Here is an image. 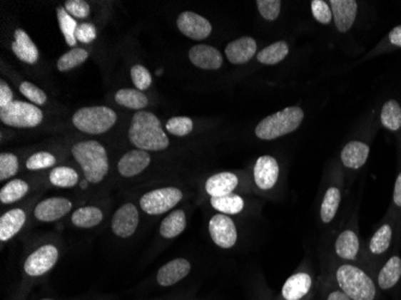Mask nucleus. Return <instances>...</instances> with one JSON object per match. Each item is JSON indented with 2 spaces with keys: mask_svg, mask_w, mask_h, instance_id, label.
Here are the masks:
<instances>
[{
  "mask_svg": "<svg viewBox=\"0 0 401 300\" xmlns=\"http://www.w3.org/2000/svg\"><path fill=\"white\" fill-rule=\"evenodd\" d=\"M129 140L136 148L144 152H160L168 148L170 140L156 114L137 110L131 119Z\"/></svg>",
  "mask_w": 401,
  "mask_h": 300,
  "instance_id": "nucleus-1",
  "label": "nucleus"
},
{
  "mask_svg": "<svg viewBox=\"0 0 401 300\" xmlns=\"http://www.w3.org/2000/svg\"><path fill=\"white\" fill-rule=\"evenodd\" d=\"M72 155L80 165L84 177L93 184L103 182L108 170V156L106 149L98 141L78 142L71 148Z\"/></svg>",
  "mask_w": 401,
  "mask_h": 300,
  "instance_id": "nucleus-2",
  "label": "nucleus"
},
{
  "mask_svg": "<svg viewBox=\"0 0 401 300\" xmlns=\"http://www.w3.org/2000/svg\"><path fill=\"white\" fill-rule=\"evenodd\" d=\"M304 119V112L299 107H286L277 113L262 119L255 129V133L260 140L270 141L298 129Z\"/></svg>",
  "mask_w": 401,
  "mask_h": 300,
  "instance_id": "nucleus-3",
  "label": "nucleus"
},
{
  "mask_svg": "<svg viewBox=\"0 0 401 300\" xmlns=\"http://www.w3.org/2000/svg\"><path fill=\"white\" fill-rule=\"evenodd\" d=\"M337 284L341 291L352 300H374L376 287L363 270L345 264L337 271Z\"/></svg>",
  "mask_w": 401,
  "mask_h": 300,
  "instance_id": "nucleus-4",
  "label": "nucleus"
},
{
  "mask_svg": "<svg viewBox=\"0 0 401 300\" xmlns=\"http://www.w3.org/2000/svg\"><path fill=\"white\" fill-rule=\"evenodd\" d=\"M117 122V113L106 106L83 107L72 117L76 129L89 135H101L113 128Z\"/></svg>",
  "mask_w": 401,
  "mask_h": 300,
  "instance_id": "nucleus-5",
  "label": "nucleus"
},
{
  "mask_svg": "<svg viewBox=\"0 0 401 300\" xmlns=\"http://www.w3.org/2000/svg\"><path fill=\"white\" fill-rule=\"evenodd\" d=\"M0 119L11 128L31 129L41 124L44 113L36 105L14 100L8 106L0 108Z\"/></svg>",
  "mask_w": 401,
  "mask_h": 300,
  "instance_id": "nucleus-6",
  "label": "nucleus"
},
{
  "mask_svg": "<svg viewBox=\"0 0 401 300\" xmlns=\"http://www.w3.org/2000/svg\"><path fill=\"white\" fill-rule=\"evenodd\" d=\"M182 191L177 187H163L149 191L140 200V205L144 213L149 215H161L173 210L182 201Z\"/></svg>",
  "mask_w": 401,
  "mask_h": 300,
  "instance_id": "nucleus-7",
  "label": "nucleus"
},
{
  "mask_svg": "<svg viewBox=\"0 0 401 300\" xmlns=\"http://www.w3.org/2000/svg\"><path fill=\"white\" fill-rule=\"evenodd\" d=\"M58 257H59V252H58L57 247L54 245H44V247H39L38 250H35L26 259L24 271L29 276H34V278L45 275L56 266Z\"/></svg>",
  "mask_w": 401,
  "mask_h": 300,
  "instance_id": "nucleus-8",
  "label": "nucleus"
},
{
  "mask_svg": "<svg viewBox=\"0 0 401 300\" xmlns=\"http://www.w3.org/2000/svg\"><path fill=\"white\" fill-rule=\"evenodd\" d=\"M209 233L213 242L223 249H231L235 247L238 234L237 228L231 217L225 214H218L209 221Z\"/></svg>",
  "mask_w": 401,
  "mask_h": 300,
  "instance_id": "nucleus-9",
  "label": "nucleus"
},
{
  "mask_svg": "<svg viewBox=\"0 0 401 300\" xmlns=\"http://www.w3.org/2000/svg\"><path fill=\"white\" fill-rule=\"evenodd\" d=\"M177 27L183 35L193 40H205L212 33V24L203 16L193 11H184L178 16Z\"/></svg>",
  "mask_w": 401,
  "mask_h": 300,
  "instance_id": "nucleus-10",
  "label": "nucleus"
},
{
  "mask_svg": "<svg viewBox=\"0 0 401 300\" xmlns=\"http://www.w3.org/2000/svg\"><path fill=\"white\" fill-rule=\"evenodd\" d=\"M140 222V214L136 205L126 203L114 213L112 219V231L119 238H129L136 232Z\"/></svg>",
  "mask_w": 401,
  "mask_h": 300,
  "instance_id": "nucleus-11",
  "label": "nucleus"
},
{
  "mask_svg": "<svg viewBox=\"0 0 401 300\" xmlns=\"http://www.w3.org/2000/svg\"><path fill=\"white\" fill-rule=\"evenodd\" d=\"M71 208L72 203L68 198H46L35 207L34 217L42 222H54L68 215Z\"/></svg>",
  "mask_w": 401,
  "mask_h": 300,
  "instance_id": "nucleus-12",
  "label": "nucleus"
},
{
  "mask_svg": "<svg viewBox=\"0 0 401 300\" xmlns=\"http://www.w3.org/2000/svg\"><path fill=\"white\" fill-rule=\"evenodd\" d=\"M279 178V165L273 156L258 157L254 167V179L261 190H270Z\"/></svg>",
  "mask_w": 401,
  "mask_h": 300,
  "instance_id": "nucleus-13",
  "label": "nucleus"
},
{
  "mask_svg": "<svg viewBox=\"0 0 401 300\" xmlns=\"http://www.w3.org/2000/svg\"><path fill=\"white\" fill-rule=\"evenodd\" d=\"M335 27L340 33L350 31L356 21L358 5L355 0H330Z\"/></svg>",
  "mask_w": 401,
  "mask_h": 300,
  "instance_id": "nucleus-14",
  "label": "nucleus"
},
{
  "mask_svg": "<svg viewBox=\"0 0 401 300\" xmlns=\"http://www.w3.org/2000/svg\"><path fill=\"white\" fill-rule=\"evenodd\" d=\"M256 52H258V42L250 36H243L238 40L230 42L225 48V54L228 61L235 65L245 64L254 58Z\"/></svg>",
  "mask_w": 401,
  "mask_h": 300,
  "instance_id": "nucleus-15",
  "label": "nucleus"
},
{
  "mask_svg": "<svg viewBox=\"0 0 401 300\" xmlns=\"http://www.w3.org/2000/svg\"><path fill=\"white\" fill-rule=\"evenodd\" d=\"M151 155L141 149H133L121 156L118 162V171L125 178L140 175L151 164Z\"/></svg>",
  "mask_w": 401,
  "mask_h": 300,
  "instance_id": "nucleus-16",
  "label": "nucleus"
},
{
  "mask_svg": "<svg viewBox=\"0 0 401 300\" xmlns=\"http://www.w3.org/2000/svg\"><path fill=\"white\" fill-rule=\"evenodd\" d=\"M190 61L203 70H218L223 66V56L215 47L209 45L193 46L189 51Z\"/></svg>",
  "mask_w": 401,
  "mask_h": 300,
  "instance_id": "nucleus-17",
  "label": "nucleus"
},
{
  "mask_svg": "<svg viewBox=\"0 0 401 300\" xmlns=\"http://www.w3.org/2000/svg\"><path fill=\"white\" fill-rule=\"evenodd\" d=\"M190 270H191V264L188 259H173L160 268L156 276L158 284L163 287L176 285L177 282L189 275Z\"/></svg>",
  "mask_w": 401,
  "mask_h": 300,
  "instance_id": "nucleus-18",
  "label": "nucleus"
},
{
  "mask_svg": "<svg viewBox=\"0 0 401 300\" xmlns=\"http://www.w3.org/2000/svg\"><path fill=\"white\" fill-rule=\"evenodd\" d=\"M11 48L16 57L27 64H35L39 61L38 47L23 29H16Z\"/></svg>",
  "mask_w": 401,
  "mask_h": 300,
  "instance_id": "nucleus-19",
  "label": "nucleus"
},
{
  "mask_svg": "<svg viewBox=\"0 0 401 300\" xmlns=\"http://www.w3.org/2000/svg\"><path fill=\"white\" fill-rule=\"evenodd\" d=\"M238 187V177L230 172H221L209 177L205 182V191L212 197L226 196Z\"/></svg>",
  "mask_w": 401,
  "mask_h": 300,
  "instance_id": "nucleus-20",
  "label": "nucleus"
},
{
  "mask_svg": "<svg viewBox=\"0 0 401 300\" xmlns=\"http://www.w3.org/2000/svg\"><path fill=\"white\" fill-rule=\"evenodd\" d=\"M27 215L24 210L16 208L9 210L0 217V240L8 242L22 229L26 224Z\"/></svg>",
  "mask_w": 401,
  "mask_h": 300,
  "instance_id": "nucleus-21",
  "label": "nucleus"
},
{
  "mask_svg": "<svg viewBox=\"0 0 401 300\" xmlns=\"http://www.w3.org/2000/svg\"><path fill=\"white\" fill-rule=\"evenodd\" d=\"M313 280L307 273H298L288 278L283 286V296L285 300H300L310 291Z\"/></svg>",
  "mask_w": 401,
  "mask_h": 300,
  "instance_id": "nucleus-22",
  "label": "nucleus"
},
{
  "mask_svg": "<svg viewBox=\"0 0 401 300\" xmlns=\"http://www.w3.org/2000/svg\"><path fill=\"white\" fill-rule=\"evenodd\" d=\"M369 152H370L369 145H365L363 142H350L345 145L341 152V161L346 167L357 170L367 162Z\"/></svg>",
  "mask_w": 401,
  "mask_h": 300,
  "instance_id": "nucleus-23",
  "label": "nucleus"
},
{
  "mask_svg": "<svg viewBox=\"0 0 401 300\" xmlns=\"http://www.w3.org/2000/svg\"><path fill=\"white\" fill-rule=\"evenodd\" d=\"M186 227V213L182 210H174L170 215H167L160 224V234L166 239H172L182 234Z\"/></svg>",
  "mask_w": 401,
  "mask_h": 300,
  "instance_id": "nucleus-24",
  "label": "nucleus"
},
{
  "mask_svg": "<svg viewBox=\"0 0 401 300\" xmlns=\"http://www.w3.org/2000/svg\"><path fill=\"white\" fill-rule=\"evenodd\" d=\"M360 250V239L353 231H344L335 242V251L341 259L352 261Z\"/></svg>",
  "mask_w": 401,
  "mask_h": 300,
  "instance_id": "nucleus-25",
  "label": "nucleus"
},
{
  "mask_svg": "<svg viewBox=\"0 0 401 300\" xmlns=\"http://www.w3.org/2000/svg\"><path fill=\"white\" fill-rule=\"evenodd\" d=\"M114 100L118 105L126 107L130 110H143L148 106V98L143 91L138 89H119L114 95Z\"/></svg>",
  "mask_w": 401,
  "mask_h": 300,
  "instance_id": "nucleus-26",
  "label": "nucleus"
},
{
  "mask_svg": "<svg viewBox=\"0 0 401 300\" xmlns=\"http://www.w3.org/2000/svg\"><path fill=\"white\" fill-rule=\"evenodd\" d=\"M103 219V214L98 207L88 205L75 210L72 214V224L78 228H91L98 226Z\"/></svg>",
  "mask_w": 401,
  "mask_h": 300,
  "instance_id": "nucleus-27",
  "label": "nucleus"
},
{
  "mask_svg": "<svg viewBox=\"0 0 401 300\" xmlns=\"http://www.w3.org/2000/svg\"><path fill=\"white\" fill-rule=\"evenodd\" d=\"M401 278V259L399 256H393L388 259L379 274V286L382 289H390L397 285Z\"/></svg>",
  "mask_w": 401,
  "mask_h": 300,
  "instance_id": "nucleus-28",
  "label": "nucleus"
},
{
  "mask_svg": "<svg viewBox=\"0 0 401 300\" xmlns=\"http://www.w3.org/2000/svg\"><path fill=\"white\" fill-rule=\"evenodd\" d=\"M210 205L214 210L225 215H235L244 210V200L235 194L212 197Z\"/></svg>",
  "mask_w": 401,
  "mask_h": 300,
  "instance_id": "nucleus-29",
  "label": "nucleus"
},
{
  "mask_svg": "<svg viewBox=\"0 0 401 300\" xmlns=\"http://www.w3.org/2000/svg\"><path fill=\"white\" fill-rule=\"evenodd\" d=\"M29 191V185L22 179H14L0 190V202L4 205H11L22 200Z\"/></svg>",
  "mask_w": 401,
  "mask_h": 300,
  "instance_id": "nucleus-30",
  "label": "nucleus"
},
{
  "mask_svg": "<svg viewBox=\"0 0 401 300\" xmlns=\"http://www.w3.org/2000/svg\"><path fill=\"white\" fill-rule=\"evenodd\" d=\"M288 51L290 50L286 42H274L272 45L267 46L261 52H258V61L265 65L279 64L288 57Z\"/></svg>",
  "mask_w": 401,
  "mask_h": 300,
  "instance_id": "nucleus-31",
  "label": "nucleus"
},
{
  "mask_svg": "<svg viewBox=\"0 0 401 300\" xmlns=\"http://www.w3.org/2000/svg\"><path fill=\"white\" fill-rule=\"evenodd\" d=\"M49 182L54 187L70 189L76 187L78 182V173L73 168L66 166L54 167L49 173Z\"/></svg>",
  "mask_w": 401,
  "mask_h": 300,
  "instance_id": "nucleus-32",
  "label": "nucleus"
},
{
  "mask_svg": "<svg viewBox=\"0 0 401 300\" xmlns=\"http://www.w3.org/2000/svg\"><path fill=\"white\" fill-rule=\"evenodd\" d=\"M58 21L61 33L64 35L65 41L70 47H75L77 43L76 29L78 27L76 19H73L66 10L65 6L57 9ZM76 48V47H75Z\"/></svg>",
  "mask_w": 401,
  "mask_h": 300,
  "instance_id": "nucleus-33",
  "label": "nucleus"
},
{
  "mask_svg": "<svg viewBox=\"0 0 401 300\" xmlns=\"http://www.w3.org/2000/svg\"><path fill=\"white\" fill-rule=\"evenodd\" d=\"M341 194L337 187H330L325 192V198L321 205V220L325 224H330L333 220L339 205H340Z\"/></svg>",
  "mask_w": 401,
  "mask_h": 300,
  "instance_id": "nucleus-34",
  "label": "nucleus"
},
{
  "mask_svg": "<svg viewBox=\"0 0 401 300\" xmlns=\"http://www.w3.org/2000/svg\"><path fill=\"white\" fill-rule=\"evenodd\" d=\"M381 123L386 129L397 131L401 128V107L395 100H388L382 107Z\"/></svg>",
  "mask_w": 401,
  "mask_h": 300,
  "instance_id": "nucleus-35",
  "label": "nucleus"
},
{
  "mask_svg": "<svg viewBox=\"0 0 401 300\" xmlns=\"http://www.w3.org/2000/svg\"><path fill=\"white\" fill-rule=\"evenodd\" d=\"M89 58V52L83 48H72L66 53L63 54L57 63V68L61 73L70 71L72 68H77L83 64Z\"/></svg>",
  "mask_w": 401,
  "mask_h": 300,
  "instance_id": "nucleus-36",
  "label": "nucleus"
},
{
  "mask_svg": "<svg viewBox=\"0 0 401 300\" xmlns=\"http://www.w3.org/2000/svg\"><path fill=\"white\" fill-rule=\"evenodd\" d=\"M392 234L393 232L390 224H383L382 227H380L377 232L371 238L369 245L371 252L375 255H381L383 252H386L392 242Z\"/></svg>",
  "mask_w": 401,
  "mask_h": 300,
  "instance_id": "nucleus-37",
  "label": "nucleus"
},
{
  "mask_svg": "<svg viewBox=\"0 0 401 300\" xmlns=\"http://www.w3.org/2000/svg\"><path fill=\"white\" fill-rule=\"evenodd\" d=\"M57 162L56 156L49 152H35L27 160L26 167L31 171H39V170H47L54 167Z\"/></svg>",
  "mask_w": 401,
  "mask_h": 300,
  "instance_id": "nucleus-38",
  "label": "nucleus"
},
{
  "mask_svg": "<svg viewBox=\"0 0 401 300\" xmlns=\"http://www.w3.org/2000/svg\"><path fill=\"white\" fill-rule=\"evenodd\" d=\"M19 162L17 156L11 152H3L0 155V180H6L17 175Z\"/></svg>",
  "mask_w": 401,
  "mask_h": 300,
  "instance_id": "nucleus-39",
  "label": "nucleus"
},
{
  "mask_svg": "<svg viewBox=\"0 0 401 300\" xmlns=\"http://www.w3.org/2000/svg\"><path fill=\"white\" fill-rule=\"evenodd\" d=\"M166 129L174 136H188L193 129V123L188 117H173L166 123Z\"/></svg>",
  "mask_w": 401,
  "mask_h": 300,
  "instance_id": "nucleus-40",
  "label": "nucleus"
},
{
  "mask_svg": "<svg viewBox=\"0 0 401 300\" xmlns=\"http://www.w3.org/2000/svg\"><path fill=\"white\" fill-rule=\"evenodd\" d=\"M131 80H133L135 87L138 90H147L148 88L152 86V75L148 71V68H144L143 65H133L130 70Z\"/></svg>",
  "mask_w": 401,
  "mask_h": 300,
  "instance_id": "nucleus-41",
  "label": "nucleus"
},
{
  "mask_svg": "<svg viewBox=\"0 0 401 300\" xmlns=\"http://www.w3.org/2000/svg\"><path fill=\"white\" fill-rule=\"evenodd\" d=\"M19 91L36 106L45 105L46 101H47V95H46L45 91L36 87L35 84L27 82V81H24V82L21 83Z\"/></svg>",
  "mask_w": 401,
  "mask_h": 300,
  "instance_id": "nucleus-42",
  "label": "nucleus"
},
{
  "mask_svg": "<svg viewBox=\"0 0 401 300\" xmlns=\"http://www.w3.org/2000/svg\"><path fill=\"white\" fill-rule=\"evenodd\" d=\"M258 11L267 21H275L280 15V0H258Z\"/></svg>",
  "mask_w": 401,
  "mask_h": 300,
  "instance_id": "nucleus-43",
  "label": "nucleus"
},
{
  "mask_svg": "<svg viewBox=\"0 0 401 300\" xmlns=\"http://www.w3.org/2000/svg\"><path fill=\"white\" fill-rule=\"evenodd\" d=\"M311 11L314 19L322 24H330L333 19V12L330 4L323 0H314L311 1Z\"/></svg>",
  "mask_w": 401,
  "mask_h": 300,
  "instance_id": "nucleus-44",
  "label": "nucleus"
},
{
  "mask_svg": "<svg viewBox=\"0 0 401 300\" xmlns=\"http://www.w3.org/2000/svg\"><path fill=\"white\" fill-rule=\"evenodd\" d=\"M65 10L75 19H87L91 14V6L84 0H68L65 1Z\"/></svg>",
  "mask_w": 401,
  "mask_h": 300,
  "instance_id": "nucleus-45",
  "label": "nucleus"
},
{
  "mask_svg": "<svg viewBox=\"0 0 401 300\" xmlns=\"http://www.w3.org/2000/svg\"><path fill=\"white\" fill-rule=\"evenodd\" d=\"M76 38L77 41L82 42V43H91L96 38V28L94 24L86 22L78 24L76 29Z\"/></svg>",
  "mask_w": 401,
  "mask_h": 300,
  "instance_id": "nucleus-46",
  "label": "nucleus"
},
{
  "mask_svg": "<svg viewBox=\"0 0 401 300\" xmlns=\"http://www.w3.org/2000/svg\"><path fill=\"white\" fill-rule=\"evenodd\" d=\"M14 101L11 88L4 81H0V108H4Z\"/></svg>",
  "mask_w": 401,
  "mask_h": 300,
  "instance_id": "nucleus-47",
  "label": "nucleus"
},
{
  "mask_svg": "<svg viewBox=\"0 0 401 300\" xmlns=\"http://www.w3.org/2000/svg\"><path fill=\"white\" fill-rule=\"evenodd\" d=\"M390 41L393 45L401 47V26H397V27L392 29V31L390 33Z\"/></svg>",
  "mask_w": 401,
  "mask_h": 300,
  "instance_id": "nucleus-48",
  "label": "nucleus"
},
{
  "mask_svg": "<svg viewBox=\"0 0 401 300\" xmlns=\"http://www.w3.org/2000/svg\"><path fill=\"white\" fill-rule=\"evenodd\" d=\"M394 203L397 207H401V173L397 175L395 187H394Z\"/></svg>",
  "mask_w": 401,
  "mask_h": 300,
  "instance_id": "nucleus-49",
  "label": "nucleus"
},
{
  "mask_svg": "<svg viewBox=\"0 0 401 300\" xmlns=\"http://www.w3.org/2000/svg\"><path fill=\"white\" fill-rule=\"evenodd\" d=\"M327 300H352L350 299L346 294H345L342 291H335V292H332L328 296Z\"/></svg>",
  "mask_w": 401,
  "mask_h": 300,
  "instance_id": "nucleus-50",
  "label": "nucleus"
},
{
  "mask_svg": "<svg viewBox=\"0 0 401 300\" xmlns=\"http://www.w3.org/2000/svg\"><path fill=\"white\" fill-rule=\"evenodd\" d=\"M41 300H54V299H41Z\"/></svg>",
  "mask_w": 401,
  "mask_h": 300,
  "instance_id": "nucleus-51",
  "label": "nucleus"
}]
</instances>
